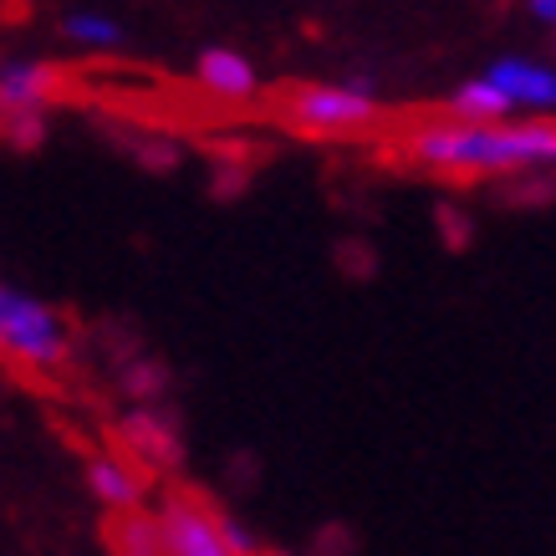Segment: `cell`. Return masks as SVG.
Masks as SVG:
<instances>
[{"instance_id": "obj_11", "label": "cell", "mask_w": 556, "mask_h": 556, "mask_svg": "<svg viewBox=\"0 0 556 556\" xmlns=\"http://www.w3.org/2000/svg\"><path fill=\"white\" fill-rule=\"evenodd\" d=\"M123 439H128V455H134L143 470L174 459V429L159 419V414H149V408H138L134 419L123 424Z\"/></svg>"}, {"instance_id": "obj_8", "label": "cell", "mask_w": 556, "mask_h": 556, "mask_svg": "<svg viewBox=\"0 0 556 556\" xmlns=\"http://www.w3.org/2000/svg\"><path fill=\"white\" fill-rule=\"evenodd\" d=\"M87 485L108 510H143V465L134 455L87 459Z\"/></svg>"}, {"instance_id": "obj_12", "label": "cell", "mask_w": 556, "mask_h": 556, "mask_svg": "<svg viewBox=\"0 0 556 556\" xmlns=\"http://www.w3.org/2000/svg\"><path fill=\"white\" fill-rule=\"evenodd\" d=\"M450 113H455V118H470V123H510L506 98L495 92V83H490L485 72H480V77H470V83L450 98Z\"/></svg>"}, {"instance_id": "obj_2", "label": "cell", "mask_w": 556, "mask_h": 556, "mask_svg": "<svg viewBox=\"0 0 556 556\" xmlns=\"http://www.w3.org/2000/svg\"><path fill=\"white\" fill-rule=\"evenodd\" d=\"M0 348L26 378H56L72 363V327L51 302L21 287H0Z\"/></svg>"}, {"instance_id": "obj_13", "label": "cell", "mask_w": 556, "mask_h": 556, "mask_svg": "<svg viewBox=\"0 0 556 556\" xmlns=\"http://www.w3.org/2000/svg\"><path fill=\"white\" fill-rule=\"evenodd\" d=\"M526 11H531L541 26H556V0H526Z\"/></svg>"}, {"instance_id": "obj_7", "label": "cell", "mask_w": 556, "mask_h": 556, "mask_svg": "<svg viewBox=\"0 0 556 556\" xmlns=\"http://www.w3.org/2000/svg\"><path fill=\"white\" fill-rule=\"evenodd\" d=\"M194 87H200L210 102H219V108H240V102L261 98V72H255V62L245 51L210 47L200 62H194Z\"/></svg>"}, {"instance_id": "obj_1", "label": "cell", "mask_w": 556, "mask_h": 556, "mask_svg": "<svg viewBox=\"0 0 556 556\" xmlns=\"http://www.w3.org/2000/svg\"><path fill=\"white\" fill-rule=\"evenodd\" d=\"M408 164L439 179H510V174L556 169V118H510V123H470V118H429L404 134Z\"/></svg>"}, {"instance_id": "obj_4", "label": "cell", "mask_w": 556, "mask_h": 556, "mask_svg": "<svg viewBox=\"0 0 556 556\" xmlns=\"http://www.w3.org/2000/svg\"><path fill=\"white\" fill-rule=\"evenodd\" d=\"M153 516H159L164 556H240L230 541V516L194 490H169Z\"/></svg>"}, {"instance_id": "obj_6", "label": "cell", "mask_w": 556, "mask_h": 556, "mask_svg": "<svg viewBox=\"0 0 556 556\" xmlns=\"http://www.w3.org/2000/svg\"><path fill=\"white\" fill-rule=\"evenodd\" d=\"M485 77L506 98L510 118H556V67L536 56H501L490 62Z\"/></svg>"}, {"instance_id": "obj_3", "label": "cell", "mask_w": 556, "mask_h": 556, "mask_svg": "<svg viewBox=\"0 0 556 556\" xmlns=\"http://www.w3.org/2000/svg\"><path fill=\"white\" fill-rule=\"evenodd\" d=\"M383 118V102L368 83H302L281 102V123L306 138H357L372 134Z\"/></svg>"}, {"instance_id": "obj_9", "label": "cell", "mask_w": 556, "mask_h": 556, "mask_svg": "<svg viewBox=\"0 0 556 556\" xmlns=\"http://www.w3.org/2000/svg\"><path fill=\"white\" fill-rule=\"evenodd\" d=\"M56 31H62V41H67L72 51H87V56H102V51H118L123 47V26L108 11H62V21H56Z\"/></svg>"}, {"instance_id": "obj_10", "label": "cell", "mask_w": 556, "mask_h": 556, "mask_svg": "<svg viewBox=\"0 0 556 556\" xmlns=\"http://www.w3.org/2000/svg\"><path fill=\"white\" fill-rule=\"evenodd\" d=\"M102 536H108L113 556H164L159 516H149V510H113V521H108Z\"/></svg>"}, {"instance_id": "obj_5", "label": "cell", "mask_w": 556, "mask_h": 556, "mask_svg": "<svg viewBox=\"0 0 556 556\" xmlns=\"http://www.w3.org/2000/svg\"><path fill=\"white\" fill-rule=\"evenodd\" d=\"M56 87H62V72L51 67V62H41V56H11L0 67V108H5L11 138L31 143L36 123H41V113L56 98Z\"/></svg>"}]
</instances>
